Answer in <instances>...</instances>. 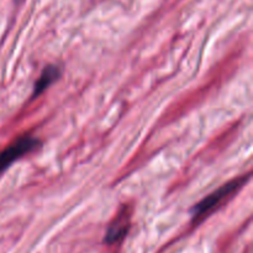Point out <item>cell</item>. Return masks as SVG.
<instances>
[{"label":"cell","instance_id":"obj_1","mask_svg":"<svg viewBox=\"0 0 253 253\" xmlns=\"http://www.w3.org/2000/svg\"><path fill=\"white\" fill-rule=\"evenodd\" d=\"M250 173L245 175H240L239 178L225 183L216 190L210 193L207 198L198 203L192 209V224L199 225L204 220H207L214 211H216L220 207L229 202L250 179Z\"/></svg>","mask_w":253,"mask_h":253},{"label":"cell","instance_id":"obj_2","mask_svg":"<svg viewBox=\"0 0 253 253\" xmlns=\"http://www.w3.org/2000/svg\"><path fill=\"white\" fill-rule=\"evenodd\" d=\"M40 147H41V141L35 136L26 133L17 137L0 152V174H2L17 160L34 152Z\"/></svg>","mask_w":253,"mask_h":253},{"label":"cell","instance_id":"obj_3","mask_svg":"<svg viewBox=\"0 0 253 253\" xmlns=\"http://www.w3.org/2000/svg\"><path fill=\"white\" fill-rule=\"evenodd\" d=\"M131 227V209L127 205H124L119 214L114 217L109 225L104 242L106 245H114L125 239Z\"/></svg>","mask_w":253,"mask_h":253},{"label":"cell","instance_id":"obj_4","mask_svg":"<svg viewBox=\"0 0 253 253\" xmlns=\"http://www.w3.org/2000/svg\"><path fill=\"white\" fill-rule=\"evenodd\" d=\"M62 76V69L56 64H48L43 68L41 76L39 77L37 82L34 85V91H32L31 99H36L37 96L41 95L48 86L56 83Z\"/></svg>","mask_w":253,"mask_h":253},{"label":"cell","instance_id":"obj_5","mask_svg":"<svg viewBox=\"0 0 253 253\" xmlns=\"http://www.w3.org/2000/svg\"><path fill=\"white\" fill-rule=\"evenodd\" d=\"M15 1H17V2H19V1H22V0H15Z\"/></svg>","mask_w":253,"mask_h":253}]
</instances>
